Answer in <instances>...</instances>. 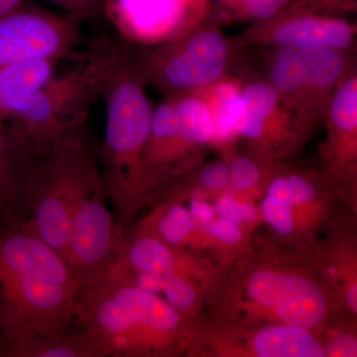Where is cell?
<instances>
[{"label": "cell", "mask_w": 357, "mask_h": 357, "mask_svg": "<svg viewBox=\"0 0 357 357\" xmlns=\"http://www.w3.org/2000/svg\"><path fill=\"white\" fill-rule=\"evenodd\" d=\"M292 206L266 197L262 204V213L265 220L278 234H290L293 229Z\"/></svg>", "instance_id": "24"}, {"label": "cell", "mask_w": 357, "mask_h": 357, "mask_svg": "<svg viewBox=\"0 0 357 357\" xmlns=\"http://www.w3.org/2000/svg\"><path fill=\"white\" fill-rule=\"evenodd\" d=\"M244 83L241 105L234 121L238 136L265 148L293 141L312 128L282 100L262 75L241 72Z\"/></svg>", "instance_id": "11"}, {"label": "cell", "mask_w": 357, "mask_h": 357, "mask_svg": "<svg viewBox=\"0 0 357 357\" xmlns=\"http://www.w3.org/2000/svg\"><path fill=\"white\" fill-rule=\"evenodd\" d=\"M58 60L36 59L0 68V123L25 109L56 74Z\"/></svg>", "instance_id": "15"}, {"label": "cell", "mask_w": 357, "mask_h": 357, "mask_svg": "<svg viewBox=\"0 0 357 357\" xmlns=\"http://www.w3.org/2000/svg\"><path fill=\"white\" fill-rule=\"evenodd\" d=\"M328 272H330V274H335V268H330V270H328Z\"/></svg>", "instance_id": "38"}, {"label": "cell", "mask_w": 357, "mask_h": 357, "mask_svg": "<svg viewBox=\"0 0 357 357\" xmlns=\"http://www.w3.org/2000/svg\"><path fill=\"white\" fill-rule=\"evenodd\" d=\"M248 290L251 299L273 309L284 324L310 328L325 318V296L314 282L305 277L260 270L251 276Z\"/></svg>", "instance_id": "12"}, {"label": "cell", "mask_w": 357, "mask_h": 357, "mask_svg": "<svg viewBox=\"0 0 357 357\" xmlns=\"http://www.w3.org/2000/svg\"><path fill=\"white\" fill-rule=\"evenodd\" d=\"M267 196L293 206L287 176L281 175L273 178L268 187Z\"/></svg>", "instance_id": "31"}, {"label": "cell", "mask_w": 357, "mask_h": 357, "mask_svg": "<svg viewBox=\"0 0 357 357\" xmlns=\"http://www.w3.org/2000/svg\"><path fill=\"white\" fill-rule=\"evenodd\" d=\"M75 323L100 357L129 356L163 344L181 316L157 294L109 270L79 290Z\"/></svg>", "instance_id": "3"}, {"label": "cell", "mask_w": 357, "mask_h": 357, "mask_svg": "<svg viewBox=\"0 0 357 357\" xmlns=\"http://www.w3.org/2000/svg\"><path fill=\"white\" fill-rule=\"evenodd\" d=\"M340 1L344 2V3L349 4L352 7H356V2L357 0H340Z\"/></svg>", "instance_id": "36"}, {"label": "cell", "mask_w": 357, "mask_h": 357, "mask_svg": "<svg viewBox=\"0 0 357 357\" xmlns=\"http://www.w3.org/2000/svg\"><path fill=\"white\" fill-rule=\"evenodd\" d=\"M146 86L126 44L121 63L103 91L107 121L98 148L107 196L123 232L137 201L141 160L153 116Z\"/></svg>", "instance_id": "4"}, {"label": "cell", "mask_w": 357, "mask_h": 357, "mask_svg": "<svg viewBox=\"0 0 357 357\" xmlns=\"http://www.w3.org/2000/svg\"><path fill=\"white\" fill-rule=\"evenodd\" d=\"M222 26L215 20L163 46H128L129 53L145 83L164 98L195 91L248 66V47L227 36Z\"/></svg>", "instance_id": "6"}, {"label": "cell", "mask_w": 357, "mask_h": 357, "mask_svg": "<svg viewBox=\"0 0 357 357\" xmlns=\"http://www.w3.org/2000/svg\"><path fill=\"white\" fill-rule=\"evenodd\" d=\"M0 357H3V349H2L1 342H0Z\"/></svg>", "instance_id": "37"}, {"label": "cell", "mask_w": 357, "mask_h": 357, "mask_svg": "<svg viewBox=\"0 0 357 357\" xmlns=\"http://www.w3.org/2000/svg\"><path fill=\"white\" fill-rule=\"evenodd\" d=\"M102 10L123 43L154 48L218 20L213 0H103Z\"/></svg>", "instance_id": "9"}, {"label": "cell", "mask_w": 357, "mask_h": 357, "mask_svg": "<svg viewBox=\"0 0 357 357\" xmlns=\"http://www.w3.org/2000/svg\"><path fill=\"white\" fill-rule=\"evenodd\" d=\"M7 357H100L93 342L75 326L62 337L28 335L9 349Z\"/></svg>", "instance_id": "18"}, {"label": "cell", "mask_w": 357, "mask_h": 357, "mask_svg": "<svg viewBox=\"0 0 357 357\" xmlns=\"http://www.w3.org/2000/svg\"><path fill=\"white\" fill-rule=\"evenodd\" d=\"M100 165L88 128L24 158L20 220L65 260L73 204L89 174Z\"/></svg>", "instance_id": "5"}, {"label": "cell", "mask_w": 357, "mask_h": 357, "mask_svg": "<svg viewBox=\"0 0 357 357\" xmlns=\"http://www.w3.org/2000/svg\"><path fill=\"white\" fill-rule=\"evenodd\" d=\"M210 232L215 238L227 243H238L243 236V230L239 227L238 223L223 220V218L211 223Z\"/></svg>", "instance_id": "28"}, {"label": "cell", "mask_w": 357, "mask_h": 357, "mask_svg": "<svg viewBox=\"0 0 357 357\" xmlns=\"http://www.w3.org/2000/svg\"><path fill=\"white\" fill-rule=\"evenodd\" d=\"M243 83L241 75H230L195 91L203 98L210 112L213 126V142L223 144L237 135L234 121L241 105Z\"/></svg>", "instance_id": "16"}, {"label": "cell", "mask_w": 357, "mask_h": 357, "mask_svg": "<svg viewBox=\"0 0 357 357\" xmlns=\"http://www.w3.org/2000/svg\"><path fill=\"white\" fill-rule=\"evenodd\" d=\"M238 204L241 220H246V222H253L256 218V215H257L255 206L248 203Z\"/></svg>", "instance_id": "34"}, {"label": "cell", "mask_w": 357, "mask_h": 357, "mask_svg": "<svg viewBox=\"0 0 357 357\" xmlns=\"http://www.w3.org/2000/svg\"><path fill=\"white\" fill-rule=\"evenodd\" d=\"M293 206L311 201L316 195V188L305 176L291 174L287 176Z\"/></svg>", "instance_id": "27"}, {"label": "cell", "mask_w": 357, "mask_h": 357, "mask_svg": "<svg viewBox=\"0 0 357 357\" xmlns=\"http://www.w3.org/2000/svg\"><path fill=\"white\" fill-rule=\"evenodd\" d=\"M161 292L166 298V302L178 312H185L192 309L196 302V292L184 279L178 274L163 276Z\"/></svg>", "instance_id": "22"}, {"label": "cell", "mask_w": 357, "mask_h": 357, "mask_svg": "<svg viewBox=\"0 0 357 357\" xmlns=\"http://www.w3.org/2000/svg\"><path fill=\"white\" fill-rule=\"evenodd\" d=\"M24 161L0 123V215L20 218Z\"/></svg>", "instance_id": "19"}, {"label": "cell", "mask_w": 357, "mask_h": 357, "mask_svg": "<svg viewBox=\"0 0 357 357\" xmlns=\"http://www.w3.org/2000/svg\"><path fill=\"white\" fill-rule=\"evenodd\" d=\"M256 354L260 357H324L321 344L300 326H272L260 331L253 340Z\"/></svg>", "instance_id": "17"}, {"label": "cell", "mask_w": 357, "mask_h": 357, "mask_svg": "<svg viewBox=\"0 0 357 357\" xmlns=\"http://www.w3.org/2000/svg\"><path fill=\"white\" fill-rule=\"evenodd\" d=\"M213 211L218 217L223 220H230L236 223L241 222V211H239V204L236 199L232 198L229 195H225L213 204Z\"/></svg>", "instance_id": "29"}, {"label": "cell", "mask_w": 357, "mask_h": 357, "mask_svg": "<svg viewBox=\"0 0 357 357\" xmlns=\"http://www.w3.org/2000/svg\"><path fill=\"white\" fill-rule=\"evenodd\" d=\"M198 181L206 189H223L229 185V167L222 162L210 164L199 173Z\"/></svg>", "instance_id": "25"}, {"label": "cell", "mask_w": 357, "mask_h": 357, "mask_svg": "<svg viewBox=\"0 0 357 357\" xmlns=\"http://www.w3.org/2000/svg\"><path fill=\"white\" fill-rule=\"evenodd\" d=\"M264 74L282 100L310 126L323 121L325 112L312 95L311 84L298 49L260 48Z\"/></svg>", "instance_id": "14"}, {"label": "cell", "mask_w": 357, "mask_h": 357, "mask_svg": "<svg viewBox=\"0 0 357 357\" xmlns=\"http://www.w3.org/2000/svg\"><path fill=\"white\" fill-rule=\"evenodd\" d=\"M197 142L181 119L172 98L154 107L151 128L141 160L138 197L149 188L180 172Z\"/></svg>", "instance_id": "13"}, {"label": "cell", "mask_w": 357, "mask_h": 357, "mask_svg": "<svg viewBox=\"0 0 357 357\" xmlns=\"http://www.w3.org/2000/svg\"><path fill=\"white\" fill-rule=\"evenodd\" d=\"M26 3V0H0V18L8 15Z\"/></svg>", "instance_id": "33"}, {"label": "cell", "mask_w": 357, "mask_h": 357, "mask_svg": "<svg viewBox=\"0 0 357 357\" xmlns=\"http://www.w3.org/2000/svg\"><path fill=\"white\" fill-rule=\"evenodd\" d=\"M227 167H229V184L236 191L253 187L257 184L261 176L257 163L248 157H234Z\"/></svg>", "instance_id": "23"}, {"label": "cell", "mask_w": 357, "mask_h": 357, "mask_svg": "<svg viewBox=\"0 0 357 357\" xmlns=\"http://www.w3.org/2000/svg\"><path fill=\"white\" fill-rule=\"evenodd\" d=\"M82 21L23 4L0 18V68L36 59L62 60L81 41Z\"/></svg>", "instance_id": "10"}, {"label": "cell", "mask_w": 357, "mask_h": 357, "mask_svg": "<svg viewBox=\"0 0 357 357\" xmlns=\"http://www.w3.org/2000/svg\"><path fill=\"white\" fill-rule=\"evenodd\" d=\"M194 227V218L181 204H173L157 222L160 239L167 244L182 243Z\"/></svg>", "instance_id": "21"}, {"label": "cell", "mask_w": 357, "mask_h": 357, "mask_svg": "<svg viewBox=\"0 0 357 357\" xmlns=\"http://www.w3.org/2000/svg\"><path fill=\"white\" fill-rule=\"evenodd\" d=\"M316 0H213L215 13L222 25L262 22L295 7Z\"/></svg>", "instance_id": "20"}, {"label": "cell", "mask_w": 357, "mask_h": 357, "mask_svg": "<svg viewBox=\"0 0 357 357\" xmlns=\"http://www.w3.org/2000/svg\"><path fill=\"white\" fill-rule=\"evenodd\" d=\"M356 340L351 335H340L328 344V356H356Z\"/></svg>", "instance_id": "30"}, {"label": "cell", "mask_w": 357, "mask_h": 357, "mask_svg": "<svg viewBox=\"0 0 357 357\" xmlns=\"http://www.w3.org/2000/svg\"><path fill=\"white\" fill-rule=\"evenodd\" d=\"M82 285L57 251L26 229L20 218L0 215V342L3 357L28 335L58 337L76 326Z\"/></svg>", "instance_id": "1"}, {"label": "cell", "mask_w": 357, "mask_h": 357, "mask_svg": "<svg viewBox=\"0 0 357 357\" xmlns=\"http://www.w3.org/2000/svg\"><path fill=\"white\" fill-rule=\"evenodd\" d=\"M124 51L121 40L96 39L75 67L56 73L24 109L4 122L20 156L43 152L88 128L89 112L102 98Z\"/></svg>", "instance_id": "2"}, {"label": "cell", "mask_w": 357, "mask_h": 357, "mask_svg": "<svg viewBox=\"0 0 357 357\" xmlns=\"http://www.w3.org/2000/svg\"><path fill=\"white\" fill-rule=\"evenodd\" d=\"M107 201L100 165L84 180L70 213L66 261L82 287L109 271L121 249L124 234Z\"/></svg>", "instance_id": "7"}, {"label": "cell", "mask_w": 357, "mask_h": 357, "mask_svg": "<svg viewBox=\"0 0 357 357\" xmlns=\"http://www.w3.org/2000/svg\"><path fill=\"white\" fill-rule=\"evenodd\" d=\"M347 302L352 312H357V285L354 284L347 293Z\"/></svg>", "instance_id": "35"}, {"label": "cell", "mask_w": 357, "mask_h": 357, "mask_svg": "<svg viewBox=\"0 0 357 357\" xmlns=\"http://www.w3.org/2000/svg\"><path fill=\"white\" fill-rule=\"evenodd\" d=\"M354 11L340 0H316L249 24L237 39L248 48L356 49V23L344 16Z\"/></svg>", "instance_id": "8"}, {"label": "cell", "mask_w": 357, "mask_h": 357, "mask_svg": "<svg viewBox=\"0 0 357 357\" xmlns=\"http://www.w3.org/2000/svg\"><path fill=\"white\" fill-rule=\"evenodd\" d=\"M62 7L67 14L81 21L88 20L102 10L103 0H49Z\"/></svg>", "instance_id": "26"}, {"label": "cell", "mask_w": 357, "mask_h": 357, "mask_svg": "<svg viewBox=\"0 0 357 357\" xmlns=\"http://www.w3.org/2000/svg\"><path fill=\"white\" fill-rule=\"evenodd\" d=\"M189 211L192 218L203 222H210L215 215L213 206L201 199H192L190 204Z\"/></svg>", "instance_id": "32"}]
</instances>
